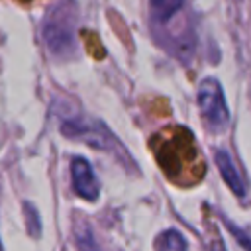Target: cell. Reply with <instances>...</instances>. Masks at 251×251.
I'll use <instances>...</instances> for the list:
<instances>
[{
	"label": "cell",
	"instance_id": "obj_9",
	"mask_svg": "<svg viewBox=\"0 0 251 251\" xmlns=\"http://www.w3.org/2000/svg\"><path fill=\"white\" fill-rule=\"evenodd\" d=\"M24 216H25V224H27V231L31 237H39L41 235V220H39V212L35 210V206L31 202H24Z\"/></svg>",
	"mask_w": 251,
	"mask_h": 251
},
{
	"label": "cell",
	"instance_id": "obj_8",
	"mask_svg": "<svg viewBox=\"0 0 251 251\" xmlns=\"http://www.w3.org/2000/svg\"><path fill=\"white\" fill-rule=\"evenodd\" d=\"M75 239H76V245L80 251H102L100 245L96 243V237L88 224H82L75 229Z\"/></svg>",
	"mask_w": 251,
	"mask_h": 251
},
{
	"label": "cell",
	"instance_id": "obj_1",
	"mask_svg": "<svg viewBox=\"0 0 251 251\" xmlns=\"http://www.w3.org/2000/svg\"><path fill=\"white\" fill-rule=\"evenodd\" d=\"M78 22V6L75 0H59L53 4L41 22V37L49 53L67 59L76 47L75 31Z\"/></svg>",
	"mask_w": 251,
	"mask_h": 251
},
{
	"label": "cell",
	"instance_id": "obj_6",
	"mask_svg": "<svg viewBox=\"0 0 251 251\" xmlns=\"http://www.w3.org/2000/svg\"><path fill=\"white\" fill-rule=\"evenodd\" d=\"M184 0H149V16L157 25H165L180 8Z\"/></svg>",
	"mask_w": 251,
	"mask_h": 251
},
{
	"label": "cell",
	"instance_id": "obj_2",
	"mask_svg": "<svg viewBox=\"0 0 251 251\" xmlns=\"http://www.w3.org/2000/svg\"><path fill=\"white\" fill-rule=\"evenodd\" d=\"M61 133L65 137L82 141L94 149H118L120 143L114 133L106 127L104 122H98L90 116H67L61 122Z\"/></svg>",
	"mask_w": 251,
	"mask_h": 251
},
{
	"label": "cell",
	"instance_id": "obj_11",
	"mask_svg": "<svg viewBox=\"0 0 251 251\" xmlns=\"http://www.w3.org/2000/svg\"><path fill=\"white\" fill-rule=\"evenodd\" d=\"M210 251H226V247H224V243H222V239H216V241L212 243V247H210Z\"/></svg>",
	"mask_w": 251,
	"mask_h": 251
},
{
	"label": "cell",
	"instance_id": "obj_10",
	"mask_svg": "<svg viewBox=\"0 0 251 251\" xmlns=\"http://www.w3.org/2000/svg\"><path fill=\"white\" fill-rule=\"evenodd\" d=\"M227 227H229V229H231V233H233V235H235V239H237V241H239V245H241V247H245V249H247V251H251V239H249V237H247V235H245V233H241V231H239V229H237V227H235V226H231V224H229V226H227Z\"/></svg>",
	"mask_w": 251,
	"mask_h": 251
},
{
	"label": "cell",
	"instance_id": "obj_4",
	"mask_svg": "<svg viewBox=\"0 0 251 251\" xmlns=\"http://www.w3.org/2000/svg\"><path fill=\"white\" fill-rule=\"evenodd\" d=\"M71 178H73V188L80 198L94 202L100 196V180H98L92 165L84 157H73Z\"/></svg>",
	"mask_w": 251,
	"mask_h": 251
},
{
	"label": "cell",
	"instance_id": "obj_3",
	"mask_svg": "<svg viewBox=\"0 0 251 251\" xmlns=\"http://www.w3.org/2000/svg\"><path fill=\"white\" fill-rule=\"evenodd\" d=\"M200 116L212 131H222L229 122V108L226 104L224 88L214 76H206L198 84Z\"/></svg>",
	"mask_w": 251,
	"mask_h": 251
},
{
	"label": "cell",
	"instance_id": "obj_7",
	"mask_svg": "<svg viewBox=\"0 0 251 251\" xmlns=\"http://www.w3.org/2000/svg\"><path fill=\"white\" fill-rule=\"evenodd\" d=\"M155 251H188V243L178 229H167L155 239Z\"/></svg>",
	"mask_w": 251,
	"mask_h": 251
},
{
	"label": "cell",
	"instance_id": "obj_5",
	"mask_svg": "<svg viewBox=\"0 0 251 251\" xmlns=\"http://www.w3.org/2000/svg\"><path fill=\"white\" fill-rule=\"evenodd\" d=\"M214 159H216V167H218V171H220L224 182L227 184V188H229L235 196L243 198L245 192H247V188H245V182H243V178H241V175H239V171H237V167H235L231 155H229L226 149H216Z\"/></svg>",
	"mask_w": 251,
	"mask_h": 251
}]
</instances>
